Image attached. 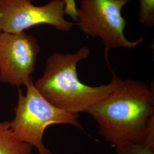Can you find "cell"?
Here are the masks:
<instances>
[{
  "label": "cell",
  "mask_w": 154,
  "mask_h": 154,
  "mask_svg": "<svg viewBox=\"0 0 154 154\" xmlns=\"http://www.w3.org/2000/svg\"><path fill=\"white\" fill-rule=\"evenodd\" d=\"M86 112L98 123L100 136L115 148L144 143L154 118V91L143 82L126 79Z\"/></svg>",
  "instance_id": "cell-1"
},
{
  "label": "cell",
  "mask_w": 154,
  "mask_h": 154,
  "mask_svg": "<svg viewBox=\"0 0 154 154\" xmlns=\"http://www.w3.org/2000/svg\"><path fill=\"white\" fill-rule=\"evenodd\" d=\"M83 46L75 53L55 52L47 58L42 76L34 86L51 105L72 114L86 112L92 106L114 91L123 80L112 72L110 83L92 87L85 85L78 76L77 65L90 55Z\"/></svg>",
  "instance_id": "cell-2"
},
{
  "label": "cell",
  "mask_w": 154,
  "mask_h": 154,
  "mask_svg": "<svg viewBox=\"0 0 154 154\" xmlns=\"http://www.w3.org/2000/svg\"><path fill=\"white\" fill-rule=\"evenodd\" d=\"M26 92L18 91L14 116L10 121L11 130L20 141L37 149L38 154H52L44 144L46 128L53 125L66 124L83 131L78 114L59 109L51 105L35 88L33 81L26 86Z\"/></svg>",
  "instance_id": "cell-3"
},
{
  "label": "cell",
  "mask_w": 154,
  "mask_h": 154,
  "mask_svg": "<svg viewBox=\"0 0 154 154\" xmlns=\"http://www.w3.org/2000/svg\"><path fill=\"white\" fill-rule=\"evenodd\" d=\"M131 0H81L77 9V25L88 37H99L105 46V57L109 67L108 53L116 48L134 49L144 41L141 37L127 39L125 29L127 22L122 11Z\"/></svg>",
  "instance_id": "cell-4"
},
{
  "label": "cell",
  "mask_w": 154,
  "mask_h": 154,
  "mask_svg": "<svg viewBox=\"0 0 154 154\" xmlns=\"http://www.w3.org/2000/svg\"><path fill=\"white\" fill-rule=\"evenodd\" d=\"M66 0H52L46 5H34L31 0H0V32L17 33L46 24L69 32L76 23L67 21Z\"/></svg>",
  "instance_id": "cell-5"
},
{
  "label": "cell",
  "mask_w": 154,
  "mask_h": 154,
  "mask_svg": "<svg viewBox=\"0 0 154 154\" xmlns=\"http://www.w3.org/2000/svg\"><path fill=\"white\" fill-rule=\"evenodd\" d=\"M39 50L32 35L0 32V82L16 88L27 86L33 81Z\"/></svg>",
  "instance_id": "cell-6"
},
{
  "label": "cell",
  "mask_w": 154,
  "mask_h": 154,
  "mask_svg": "<svg viewBox=\"0 0 154 154\" xmlns=\"http://www.w3.org/2000/svg\"><path fill=\"white\" fill-rule=\"evenodd\" d=\"M33 148L15 137L10 121L0 122V154H32Z\"/></svg>",
  "instance_id": "cell-7"
},
{
  "label": "cell",
  "mask_w": 154,
  "mask_h": 154,
  "mask_svg": "<svg viewBox=\"0 0 154 154\" xmlns=\"http://www.w3.org/2000/svg\"><path fill=\"white\" fill-rule=\"evenodd\" d=\"M139 22L146 28L154 26V0H139Z\"/></svg>",
  "instance_id": "cell-8"
},
{
  "label": "cell",
  "mask_w": 154,
  "mask_h": 154,
  "mask_svg": "<svg viewBox=\"0 0 154 154\" xmlns=\"http://www.w3.org/2000/svg\"><path fill=\"white\" fill-rule=\"evenodd\" d=\"M117 154H154V147L147 143H128L116 148Z\"/></svg>",
  "instance_id": "cell-9"
},
{
  "label": "cell",
  "mask_w": 154,
  "mask_h": 154,
  "mask_svg": "<svg viewBox=\"0 0 154 154\" xmlns=\"http://www.w3.org/2000/svg\"><path fill=\"white\" fill-rule=\"evenodd\" d=\"M66 9L67 15L70 16L74 21L77 22V9L75 0H66Z\"/></svg>",
  "instance_id": "cell-10"
}]
</instances>
